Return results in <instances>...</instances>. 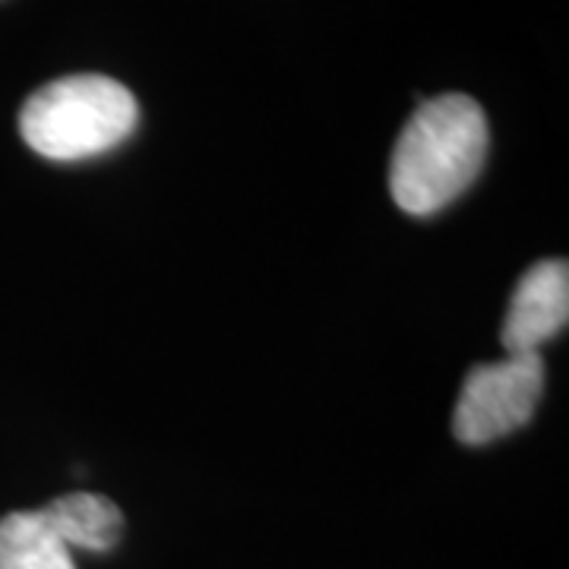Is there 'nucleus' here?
Listing matches in <instances>:
<instances>
[{
  "instance_id": "obj_1",
  "label": "nucleus",
  "mask_w": 569,
  "mask_h": 569,
  "mask_svg": "<svg viewBox=\"0 0 569 569\" xmlns=\"http://www.w3.org/2000/svg\"><path fill=\"white\" fill-rule=\"evenodd\" d=\"M488 159V118L471 96H437L418 104L402 127L389 190L408 216H430L466 193Z\"/></svg>"
},
{
  "instance_id": "obj_2",
  "label": "nucleus",
  "mask_w": 569,
  "mask_h": 569,
  "mask_svg": "<svg viewBox=\"0 0 569 569\" xmlns=\"http://www.w3.org/2000/svg\"><path fill=\"white\" fill-rule=\"evenodd\" d=\"M140 121V104L123 82L77 73L41 86L20 111V133L51 162H82L121 146Z\"/></svg>"
},
{
  "instance_id": "obj_3",
  "label": "nucleus",
  "mask_w": 569,
  "mask_h": 569,
  "mask_svg": "<svg viewBox=\"0 0 569 569\" xmlns=\"http://www.w3.org/2000/svg\"><path fill=\"white\" fill-rule=\"evenodd\" d=\"M545 392V361L538 351L507 355L497 365L475 367L456 402L452 430L466 447H485L529 425Z\"/></svg>"
},
{
  "instance_id": "obj_4",
  "label": "nucleus",
  "mask_w": 569,
  "mask_h": 569,
  "mask_svg": "<svg viewBox=\"0 0 569 569\" xmlns=\"http://www.w3.org/2000/svg\"><path fill=\"white\" fill-rule=\"evenodd\" d=\"M569 320L567 260H545L531 266L516 284L500 342L507 355H529L553 339Z\"/></svg>"
},
{
  "instance_id": "obj_5",
  "label": "nucleus",
  "mask_w": 569,
  "mask_h": 569,
  "mask_svg": "<svg viewBox=\"0 0 569 569\" xmlns=\"http://www.w3.org/2000/svg\"><path fill=\"white\" fill-rule=\"evenodd\" d=\"M51 531L61 538L70 550H92L104 553L111 550L123 535V516L114 500L102 493H67L39 509Z\"/></svg>"
},
{
  "instance_id": "obj_6",
  "label": "nucleus",
  "mask_w": 569,
  "mask_h": 569,
  "mask_svg": "<svg viewBox=\"0 0 569 569\" xmlns=\"http://www.w3.org/2000/svg\"><path fill=\"white\" fill-rule=\"evenodd\" d=\"M0 569H77V563L73 550L32 509L0 519Z\"/></svg>"
}]
</instances>
